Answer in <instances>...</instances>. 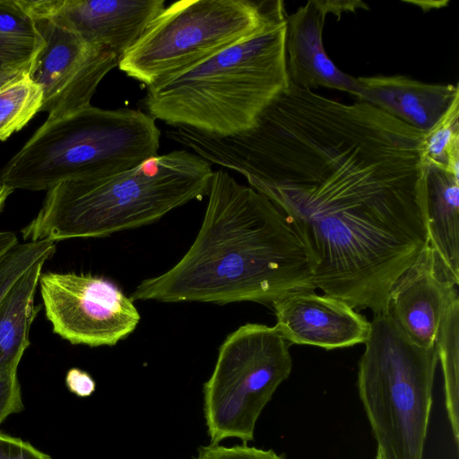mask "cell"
<instances>
[{"mask_svg":"<svg viewBox=\"0 0 459 459\" xmlns=\"http://www.w3.org/2000/svg\"><path fill=\"white\" fill-rule=\"evenodd\" d=\"M302 290H315L312 270L292 226L265 196L221 169L187 252L165 273L143 280L130 299L272 305Z\"/></svg>","mask_w":459,"mask_h":459,"instance_id":"1","label":"cell"},{"mask_svg":"<svg viewBox=\"0 0 459 459\" xmlns=\"http://www.w3.org/2000/svg\"><path fill=\"white\" fill-rule=\"evenodd\" d=\"M211 163L174 151L119 174L68 180L47 191L38 214L22 230L24 241L100 238L153 223L208 195Z\"/></svg>","mask_w":459,"mask_h":459,"instance_id":"2","label":"cell"},{"mask_svg":"<svg viewBox=\"0 0 459 459\" xmlns=\"http://www.w3.org/2000/svg\"><path fill=\"white\" fill-rule=\"evenodd\" d=\"M286 16L196 66L147 88L148 114L227 136L247 131L289 86Z\"/></svg>","mask_w":459,"mask_h":459,"instance_id":"3","label":"cell"},{"mask_svg":"<svg viewBox=\"0 0 459 459\" xmlns=\"http://www.w3.org/2000/svg\"><path fill=\"white\" fill-rule=\"evenodd\" d=\"M160 137L155 119L146 112L91 104L46 120L0 169V185L48 191L68 180L119 174L157 156Z\"/></svg>","mask_w":459,"mask_h":459,"instance_id":"4","label":"cell"},{"mask_svg":"<svg viewBox=\"0 0 459 459\" xmlns=\"http://www.w3.org/2000/svg\"><path fill=\"white\" fill-rule=\"evenodd\" d=\"M358 390L380 459H423L438 358L410 341L386 312L374 314Z\"/></svg>","mask_w":459,"mask_h":459,"instance_id":"5","label":"cell"},{"mask_svg":"<svg viewBox=\"0 0 459 459\" xmlns=\"http://www.w3.org/2000/svg\"><path fill=\"white\" fill-rule=\"evenodd\" d=\"M281 0H182L165 7L120 57L147 88L191 69L286 16Z\"/></svg>","mask_w":459,"mask_h":459,"instance_id":"6","label":"cell"},{"mask_svg":"<svg viewBox=\"0 0 459 459\" xmlns=\"http://www.w3.org/2000/svg\"><path fill=\"white\" fill-rule=\"evenodd\" d=\"M290 343L275 326L247 323L219 348L204 384V415L211 444L230 437L254 440L256 421L291 371Z\"/></svg>","mask_w":459,"mask_h":459,"instance_id":"7","label":"cell"},{"mask_svg":"<svg viewBox=\"0 0 459 459\" xmlns=\"http://www.w3.org/2000/svg\"><path fill=\"white\" fill-rule=\"evenodd\" d=\"M39 288L52 331L72 344L113 346L140 322L134 301L103 277L46 272Z\"/></svg>","mask_w":459,"mask_h":459,"instance_id":"8","label":"cell"},{"mask_svg":"<svg viewBox=\"0 0 459 459\" xmlns=\"http://www.w3.org/2000/svg\"><path fill=\"white\" fill-rule=\"evenodd\" d=\"M34 20L45 44L30 77L42 91L40 112L48 113L47 120H55L90 106L100 82L118 65L119 58L70 30L45 19Z\"/></svg>","mask_w":459,"mask_h":459,"instance_id":"9","label":"cell"},{"mask_svg":"<svg viewBox=\"0 0 459 459\" xmlns=\"http://www.w3.org/2000/svg\"><path fill=\"white\" fill-rule=\"evenodd\" d=\"M33 19H45L105 47L120 57L166 7L164 0H22Z\"/></svg>","mask_w":459,"mask_h":459,"instance_id":"10","label":"cell"},{"mask_svg":"<svg viewBox=\"0 0 459 459\" xmlns=\"http://www.w3.org/2000/svg\"><path fill=\"white\" fill-rule=\"evenodd\" d=\"M368 9L361 1L310 0L286 17L285 49L289 84L303 90L328 88L358 98L357 77L340 70L323 44L326 16Z\"/></svg>","mask_w":459,"mask_h":459,"instance_id":"11","label":"cell"},{"mask_svg":"<svg viewBox=\"0 0 459 459\" xmlns=\"http://www.w3.org/2000/svg\"><path fill=\"white\" fill-rule=\"evenodd\" d=\"M457 286L428 243L392 287L385 312L413 343L434 348L442 317L458 297Z\"/></svg>","mask_w":459,"mask_h":459,"instance_id":"12","label":"cell"},{"mask_svg":"<svg viewBox=\"0 0 459 459\" xmlns=\"http://www.w3.org/2000/svg\"><path fill=\"white\" fill-rule=\"evenodd\" d=\"M275 328L290 344L325 350L364 343L370 321L345 301L312 290L289 293L272 304Z\"/></svg>","mask_w":459,"mask_h":459,"instance_id":"13","label":"cell"},{"mask_svg":"<svg viewBox=\"0 0 459 459\" xmlns=\"http://www.w3.org/2000/svg\"><path fill=\"white\" fill-rule=\"evenodd\" d=\"M357 78L359 101L423 133L432 128L459 97L458 84L428 83L404 75Z\"/></svg>","mask_w":459,"mask_h":459,"instance_id":"14","label":"cell"},{"mask_svg":"<svg viewBox=\"0 0 459 459\" xmlns=\"http://www.w3.org/2000/svg\"><path fill=\"white\" fill-rule=\"evenodd\" d=\"M459 176L428 169L426 216L428 243L456 283H459Z\"/></svg>","mask_w":459,"mask_h":459,"instance_id":"15","label":"cell"},{"mask_svg":"<svg viewBox=\"0 0 459 459\" xmlns=\"http://www.w3.org/2000/svg\"><path fill=\"white\" fill-rule=\"evenodd\" d=\"M48 259L34 264L0 302V375L17 372L30 346V330L39 310L34 297Z\"/></svg>","mask_w":459,"mask_h":459,"instance_id":"16","label":"cell"},{"mask_svg":"<svg viewBox=\"0 0 459 459\" xmlns=\"http://www.w3.org/2000/svg\"><path fill=\"white\" fill-rule=\"evenodd\" d=\"M44 44L22 0H0V87L30 75Z\"/></svg>","mask_w":459,"mask_h":459,"instance_id":"17","label":"cell"},{"mask_svg":"<svg viewBox=\"0 0 459 459\" xmlns=\"http://www.w3.org/2000/svg\"><path fill=\"white\" fill-rule=\"evenodd\" d=\"M444 377L447 418L455 445L459 444V297L447 307L435 344Z\"/></svg>","mask_w":459,"mask_h":459,"instance_id":"18","label":"cell"},{"mask_svg":"<svg viewBox=\"0 0 459 459\" xmlns=\"http://www.w3.org/2000/svg\"><path fill=\"white\" fill-rule=\"evenodd\" d=\"M420 154L427 169L459 176V97L442 118L423 134Z\"/></svg>","mask_w":459,"mask_h":459,"instance_id":"19","label":"cell"},{"mask_svg":"<svg viewBox=\"0 0 459 459\" xmlns=\"http://www.w3.org/2000/svg\"><path fill=\"white\" fill-rule=\"evenodd\" d=\"M41 88L26 75L0 87V142L22 129L40 112Z\"/></svg>","mask_w":459,"mask_h":459,"instance_id":"20","label":"cell"},{"mask_svg":"<svg viewBox=\"0 0 459 459\" xmlns=\"http://www.w3.org/2000/svg\"><path fill=\"white\" fill-rule=\"evenodd\" d=\"M56 242L49 240L18 243L0 258V302L11 287L38 261L50 259Z\"/></svg>","mask_w":459,"mask_h":459,"instance_id":"21","label":"cell"},{"mask_svg":"<svg viewBox=\"0 0 459 459\" xmlns=\"http://www.w3.org/2000/svg\"><path fill=\"white\" fill-rule=\"evenodd\" d=\"M195 459H283L273 450H264L247 444L227 447L219 444L201 446Z\"/></svg>","mask_w":459,"mask_h":459,"instance_id":"22","label":"cell"},{"mask_svg":"<svg viewBox=\"0 0 459 459\" xmlns=\"http://www.w3.org/2000/svg\"><path fill=\"white\" fill-rule=\"evenodd\" d=\"M23 409L17 372L0 375V425L8 416L21 412Z\"/></svg>","mask_w":459,"mask_h":459,"instance_id":"23","label":"cell"},{"mask_svg":"<svg viewBox=\"0 0 459 459\" xmlns=\"http://www.w3.org/2000/svg\"><path fill=\"white\" fill-rule=\"evenodd\" d=\"M0 459H52L30 442L0 431Z\"/></svg>","mask_w":459,"mask_h":459,"instance_id":"24","label":"cell"},{"mask_svg":"<svg viewBox=\"0 0 459 459\" xmlns=\"http://www.w3.org/2000/svg\"><path fill=\"white\" fill-rule=\"evenodd\" d=\"M65 381L67 389L78 397H89L96 391V382L92 377L78 368H70Z\"/></svg>","mask_w":459,"mask_h":459,"instance_id":"25","label":"cell"},{"mask_svg":"<svg viewBox=\"0 0 459 459\" xmlns=\"http://www.w3.org/2000/svg\"><path fill=\"white\" fill-rule=\"evenodd\" d=\"M18 243L15 233L12 231H0V258Z\"/></svg>","mask_w":459,"mask_h":459,"instance_id":"26","label":"cell"},{"mask_svg":"<svg viewBox=\"0 0 459 459\" xmlns=\"http://www.w3.org/2000/svg\"><path fill=\"white\" fill-rule=\"evenodd\" d=\"M13 192V189H11L5 186L0 185V212H2V210L4 206L6 199Z\"/></svg>","mask_w":459,"mask_h":459,"instance_id":"27","label":"cell"},{"mask_svg":"<svg viewBox=\"0 0 459 459\" xmlns=\"http://www.w3.org/2000/svg\"><path fill=\"white\" fill-rule=\"evenodd\" d=\"M375 459H380V457L377 455H376V458Z\"/></svg>","mask_w":459,"mask_h":459,"instance_id":"28","label":"cell"}]
</instances>
